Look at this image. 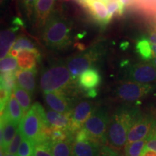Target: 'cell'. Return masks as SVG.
Here are the masks:
<instances>
[{
	"mask_svg": "<svg viewBox=\"0 0 156 156\" xmlns=\"http://www.w3.org/2000/svg\"><path fill=\"white\" fill-rule=\"evenodd\" d=\"M17 84L27 90L30 95L34 94L36 90V69H21L15 71Z\"/></svg>",
	"mask_w": 156,
	"mask_h": 156,
	"instance_id": "obj_14",
	"label": "cell"
},
{
	"mask_svg": "<svg viewBox=\"0 0 156 156\" xmlns=\"http://www.w3.org/2000/svg\"><path fill=\"white\" fill-rule=\"evenodd\" d=\"M23 2L25 7H26V9L28 12H32L34 7H36L37 0H23Z\"/></svg>",
	"mask_w": 156,
	"mask_h": 156,
	"instance_id": "obj_35",
	"label": "cell"
},
{
	"mask_svg": "<svg viewBox=\"0 0 156 156\" xmlns=\"http://www.w3.org/2000/svg\"><path fill=\"white\" fill-rule=\"evenodd\" d=\"M142 114L140 109L134 106H122L115 110L107 131V143L111 147L121 150L125 147L129 130Z\"/></svg>",
	"mask_w": 156,
	"mask_h": 156,
	"instance_id": "obj_1",
	"label": "cell"
},
{
	"mask_svg": "<svg viewBox=\"0 0 156 156\" xmlns=\"http://www.w3.org/2000/svg\"><path fill=\"white\" fill-rule=\"evenodd\" d=\"M98 57L99 55L97 52L90 51L69 58L67 60V65L72 77L75 80L90 69L97 62Z\"/></svg>",
	"mask_w": 156,
	"mask_h": 156,
	"instance_id": "obj_8",
	"label": "cell"
},
{
	"mask_svg": "<svg viewBox=\"0 0 156 156\" xmlns=\"http://www.w3.org/2000/svg\"><path fill=\"white\" fill-rule=\"evenodd\" d=\"M149 41L151 43V44L156 45V26L154 27L153 30L151 31L149 37Z\"/></svg>",
	"mask_w": 156,
	"mask_h": 156,
	"instance_id": "obj_36",
	"label": "cell"
},
{
	"mask_svg": "<svg viewBox=\"0 0 156 156\" xmlns=\"http://www.w3.org/2000/svg\"><path fill=\"white\" fill-rule=\"evenodd\" d=\"M153 122V116L142 114L129 130L126 143L147 139L152 132Z\"/></svg>",
	"mask_w": 156,
	"mask_h": 156,
	"instance_id": "obj_11",
	"label": "cell"
},
{
	"mask_svg": "<svg viewBox=\"0 0 156 156\" xmlns=\"http://www.w3.org/2000/svg\"><path fill=\"white\" fill-rule=\"evenodd\" d=\"M46 114V119L50 126L69 130L71 124V113L62 114L51 109H47Z\"/></svg>",
	"mask_w": 156,
	"mask_h": 156,
	"instance_id": "obj_16",
	"label": "cell"
},
{
	"mask_svg": "<svg viewBox=\"0 0 156 156\" xmlns=\"http://www.w3.org/2000/svg\"><path fill=\"white\" fill-rule=\"evenodd\" d=\"M44 98L45 102L51 110L62 114L71 113L75 106L73 98L60 92H45Z\"/></svg>",
	"mask_w": 156,
	"mask_h": 156,
	"instance_id": "obj_9",
	"label": "cell"
},
{
	"mask_svg": "<svg viewBox=\"0 0 156 156\" xmlns=\"http://www.w3.org/2000/svg\"><path fill=\"white\" fill-rule=\"evenodd\" d=\"M140 156H156V152L152 151L151 149L144 148L143 151Z\"/></svg>",
	"mask_w": 156,
	"mask_h": 156,
	"instance_id": "obj_37",
	"label": "cell"
},
{
	"mask_svg": "<svg viewBox=\"0 0 156 156\" xmlns=\"http://www.w3.org/2000/svg\"><path fill=\"white\" fill-rule=\"evenodd\" d=\"M13 90H14V95L17 101H18L21 108H23L24 115L26 114L27 112L31 108L30 94L28 91L20 86L17 83L15 85Z\"/></svg>",
	"mask_w": 156,
	"mask_h": 156,
	"instance_id": "obj_24",
	"label": "cell"
},
{
	"mask_svg": "<svg viewBox=\"0 0 156 156\" xmlns=\"http://www.w3.org/2000/svg\"><path fill=\"white\" fill-rule=\"evenodd\" d=\"M110 120L108 109L96 108L83 124V128L88 134L90 140L102 147L107 143V131Z\"/></svg>",
	"mask_w": 156,
	"mask_h": 156,
	"instance_id": "obj_5",
	"label": "cell"
},
{
	"mask_svg": "<svg viewBox=\"0 0 156 156\" xmlns=\"http://www.w3.org/2000/svg\"><path fill=\"white\" fill-rule=\"evenodd\" d=\"M101 149V146L90 140L75 141L73 156H100Z\"/></svg>",
	"mask_w": 156,
	"mask_h": 156,
	"instance_id": "obj_13",
	"label": "cell"
},
{
	"mask_svg": "<svg viewBox=\"0 0 156 156\" xmlns=\"http://www.w3.org/2000/svg\"><path fill=\"white\" fill-rule=\"evenodd\" d=\"M71 26L64 17L52 15L44 25V40L52 48L61 49L69 43Z\"/></svg>",
	"mask_w": 156,
	"mask_h": 156,
	"instance_id": "obj_4",
	"label": "cell"
},
{
	"mask_svg": "<svg viewBox=\"0 0 156 156\" xmlns=\"http://www.w3.org/2000/svg\"><path fill=\"white\" fill-rule=\"evenodd\" d=\"M83 2L98 22L101 24H106L109 22L108 9L104 2L102 0H83Z\"/></svg>",
	"mask_w": 156,
	"mask_h": 156,
	"instance_id": "obj_15",
	"label": "cell"
},
{
	"mask_svg": "<svg viewBox=\"0 0 156 156\" xmlns=\"http://www.w3.org/2000/svg\"><path fill=\"white\" fill-rule=\"evenodd\" d=\"M135 48L136 53L142 60H153V51L152 50L151 44H150V41L145 37H142L136 41Z\"/></svg>",
	"mask_w": 156,
	"mask_h": 156,
	"instance_id": "obj_23",
	"label": "cell"
},
{
	"mask_svg": "<svg viewBox=\"0 0 156 156\" xmlns=\"http://www.w3.org/2000/svg\"><path fill=\"white\" fill-rule=\"evenodd\" d=\"M147 139L126 143L124 152L126 156H140L145 147Z\"/></svg>",
	"mask_w": 156,
	"mask_h": 156,
	"instance_id": "obj_25",
	"label": "cell"
},
{
	"mask_svg": "<svg viewBox=\"0 0 156 156\" xmlns=\"http://www.w3.org/2000/svg\"><path fill=\"white\" fill-rule=\"evenodd\" d=\"M119 1L122 2V4L124 6H127L129 5L130 1H131V0H119Z\"/></svg>",
	"mask_w": 156,
	"mask_h": 156,
	"instance_id": "obj_40",
	"label": "cell"
},
{
	"mask_svg": "<svg viewBox=\"0 0 156 156\" xmlns=\"http://www.w3.org/2000/svg\"><path fill=\"white\" fill-rule=\"evenodd\" d=\"M108 9V21H110L115 16H120L124 10V6L119 0H112L107 4Z\"/></svg>",
	"mask_w": 156,
	"mask_h": 156,
	"instance_id": "obj_26",
	"label": "cell"
},
{
	"mask_svg": "<svg viewBox=\"0 0 156 156\" xmlns=\"http://www.w3.org/2000/svg\"><path fill=\"white\" fill-rule=\"evenodd\" d=\"M12 49H15L21 51H36L34 45L26 38H19L15 42Z\"/></svg>",
	"mask_w": 156,
	"mask_h": 156,
	"instance_id": "obj_32",
	"label": "cell"
},
{
	"mask_svg": "<svg viewBox=\"0 0 156 156\" xmlns=\"http://www.w3.org/2000/svg\"><path fill=\"white\" fill-rule=\"evenodd\" d=\"M129 81L149 84L156 82V67L152 63H136L130 66L125 73Z\"/></svg>",
	"mask_w": 156,
	"mask_h": 156,
	"instance_id": "obj_7",
	"label": "cell"
},
{
	"mask_svg": "<svg viewBox=\"0 0 156 156\" xmlns=\"http://www.w3.org/2000/svg\"><path fill=\"white\" fill-rule=\"evenodd\" d=\"M45 126H50L46 119V111L40 103H34L27 114L23 116L20 123V129L24 138L36 144L50 140L44 133Z\"/></svg>",
	"mask_w": 156,
	"mask_h": 156,
	"instance_id": "obj_3",
	"label": "cell"
},
{
	"mask_svg": "<svg viewBox=\"0 0 156 156\" xmlns=\"http://www.w3.org/2000/svg\"><path fill=\"white\" fill-rule=\"evenodd\" d=\"M16 75L15 71L1 73V87H3L12 92L16 85Z\"/></svg>",
	"mask_w": 156,
	"mask_h": 156,
	"instance_id": "obj_27",
	"label": "cell"
},
{
	"mask_svg": "<svg viewBox=\"0 0 156 156\" xmlns=\"http://www.w3.org/2000/svg\"><path fill=\"white\" fill-rule=\"evenodd\" d=\"M94 110L93 103L88 101H81L75 105L71 112V124L69 131L75 135L76 132L83 127V124Z\"/></svg>",
	"mask_w": 156,
	"mask_h": 156,
	"instance_id": "obj_10",
	"label": "cell"
},
{
	"mask_svg": "<svg viewBox=\"0 0 156 156\" xmlns=\"http://www.w3.org/2000/svg\"><path fill=\"white\" fill-rule=\"evenodd\" d=\"M17 66H18V63H17L16 58L12 56H6L4 58H2L1 62H0L1 73L15 71Z\"/></svg>",
	"mask_w": 156,
	"mask_h": 156,
	"instance_id": "obj_29",
	"label": "cell"
},
{
	"mask_svg": "<svg viewBox=\"0 0 156 156\" xmlns=\"http://www.w3.org/2000/svg\"><path fill=\"white\" fill-rule=\"evenodd\" d=\"M35 144L30 140L24 138L21 143L17 156H34Z\"/></svg>",
	"mask_w": 156,
	"mask_h": 156,
	"instance_id": "obj_31",
	"label": "cell"
},
{
	"mask_svg": "<svg viewBox=\"0 0 156 156\" xmlns=\"http://www.w3.org/2000/svg\"><path fill=\"white\" fill-rule=\"evenodd\" d=\"M145 148L151 149L156 152V135L152 132L147 138V142H146Z\"/></svg>",
	"mask_w": 156,
	"mask_h": 156,
	"instance_id": "obj_34",
	"label": "cell"
},
{
	"mask_svg": "<svg viewBox=\"0 0 156 156\" xmlns=\"http://www.w3.org/2000/svg\"><path fill=\"white\" fill-rule=\"evenodd\" d=\"M155 86L151 84L124 81L117 85L115 94L119 100L127 103L136 102L145 98L153 92Z\"/></svg>",
	"mask_w": 156,
	"mask_h": 156,
	"instance_id": "obj_6",
	"label": "cell"
},
{
	"mask_svg": "<svg viewBox=\"0 0 156 156\" xmlns=\"http://www.w3.org/2000/svg\"><path fill=\"white\" fill-rule=\"evenodd\" d=\"M39 58L38 51H21L17 56L18 67L21 69H36V61Z\"/></svg>",
	"mask_w": 156,
	"mask_h": 156,
	"instance_id": "obj_19",
	"label": "cell"
},
{
	"mask_svg": "<svg viewBox=\"0 0 156 156\" xmlns=\"http://www.w3.org/2000/svg\"><path fill=\"white\" fill-rule=\"evenodd\" d=\"M74 142L70 140L51 142V151L52 155L53 156H73Z\"/></svg>",
	"mask_w": 156,
	"mask_h": 156,
	"instance_id": "obj_22",
	"label": "cell"
},
{
	"mask_svg": "<svg viewBox=\"0 0 156 156\" xmlns=\"http://www.w3.org/2000/svg\"><path fill=\"white\" fill-rule=\"evenodd\" d=\"M101 82V77L99 72L94 68H90L78 77L77 85L87 94L90 91L96 90Z\"/></svg>",
	"mask_w": 156,
	"mask_h": 156,
	"instance_id": "obj_12",
	"label": "cell"
},
{
	"mask_svg": "<svg viewBox=\"0 0 156 156\" xmlns=\"http://www.w3.org/2000/svg\"><path fill=\"white\" fill-rule=\"evenodd\" d=\"M15 33L13 29L4 30L1 31L0 35V57L4 58L6 57L9 50L12 48L15 44Z\"/></svg>",
	"mask_w": 156,
	"mask_h": 156,
	"instance_id": "obj_21",
	"label": "cell"
},
{
	"mask_svg": "<svg viewBox=\"0 0 156 156\" xmlns=\"http://www.w3.org/2000/svg\"><path fill=\"white\" fill-rule=\"evenodd\" d=\"M19 124L10 119L1 122V149L6 151L16 134Z\"/></svg>",
	"mask_w": 156,
	"mask_h": 156,
	"instance_id": "obj_17",
	"label": "cell"
},
{
	"mask_svg": "<svg viewBox=\"0 0 156 156\" xmlns=\"http://www.w3.org/2000/svg\"><path fill=\"white\" fill-rule=\"evenodd\" d=\"M23 139H24V136H23L22 132H21L20 129V128L18 127L16 134H15L14 138H13L12 141L11 143L9 144L7 149L6 150L5 153L12 154V155L17 154Z\"/></svg>",
	"mask_w": 156,
	"mask_h": 156,
	"instance_id": "obj_30",
	"label": "cell"
},
{
	"mask_svg": "<svg viewBox=\"0 0 156 156\" xmlns=\"http://www.w3.org/2000/svg\"><path fill=\"white\" fill-rule=\"evenodd\" d=\"M101 156H125L118 151L114 149V148L108 147V146L103 145L101 149Z\"/></svg>",
	"mask_w": 156,
	"mask_h": 156,
	"instance_id": "obj_33",
	"label": "cell"
},
{
	"mask_svg": "<svg viewBox=\"0 0 156 156\" xmlns=\"http://www.w3.org/2000/svg\"><path fill=\"white\" fill-rule=\"evenodd\" d=\"M2 114H5L9 119L20 124L24 116V113L23 108L20 106V103L17 101L14 93L12 94L7 106L5 107L3 112L1 113Z\"/></svg>",
	"mask_w": 156,
	"mask_h": 156,
	"instance_id": "obj_18",
	"label": "cell"
},
{
	"mask_svg": "<svg viewBox=\"0 0 156 156\" xmlns=\"http://www.w3.org/2000/svg\"><path fill=\"white\" fill-rule=\"evenodd\" d=\"M152 132L156 135V118L154 119V122L153 124V128H152Z\"/></svg>",
	"mask_w": 156,
	"mask_h": 156,
	"instance_id": "obj_39",
	"label": "cell"
},
{
	"mask_svg": "<svg viewBox=\"0 0 156 156\" xmlns=\"http://www.w3.org/2000/svg\"><path fill=\"white\" fill-rule=\"evenodd\" d=\"M54 0H38L36 2V12L37 23L38 25H45L49 16Z\"/></svg>",
	"mask_w": 156,
	"mask_h": 156,
	"instance_id": "obj_20",
	"label": "cell"
},
{
	"mask_svg": "<svg viewBox=\"0 0 156 156\" xmlns=\"http://www.w3.org/2000/svg\"><path fill=\"white\" fill-rule=\"evenodd\" d=\"M51 140H48L35 144L34 156H53L51 151Z\"/></svg>",
	"mask_w": 156,
	"mask_h": 156,
	"instance_id": "obj_28",
	"label": "cell"
},
{
	"mask_svg": "<svg viewBox=\"0 0 156 156\" xmlns=\"http://www.w3.org/2000/svg\"><path fill=\"white\" fill-rule=\"evenodd\" d=\"M68 68L62 63L46 68L41 74L39 85L43 92H60L73 96L75 85Z\"/></svg>",
	"mask_w": 156,
	"mask_h": 156,
	"instance_id": "obj_2",
	"label": "cell"
},
{
	"mask_svg": "<svg viewBox=\"0 0 156 156\" xmlns=\"http://www.w3.org/2000/svg\"><path fill=\"white\" fill-rule=\"evenodd\" d=\"M1 1H2V0H1Z\"/></svg>",
	"mask_w": 156,
	"mask_h": 156,
	"instance_id": "obj_42",
	"label": "cell"
},
{
	"mask_svg": "<svg viewBox=\"0 0 156 156\" xmlns=\"http://www.w3.org/2000/svg\"><path fill=\"white\" fill-rule=\"evenodd\" d=\"M151 48L153 51V58L152 60V64H153L156 67V45L151 44Z\"/></svg>",
	"mask_w": 156,
	"mask_h": 156,
	"instance_id": "obj_38",
	"label": "cell"
},
{
	"mask_svg": "<svg viewBox=\"0 0 156 156\" xmlns=\"http://www.w3.org/2000/svg\"><path fill=\"white\" fill-rule=\"evenodd\" d=\"M5 156H15V155H12V154H9V153H6V155Z\"/></svg>",
	"mask_w": 156,
	"mask_h": 156,
	"instance_id": "obj_41",
	"label": "cell"
}]
</instances>
